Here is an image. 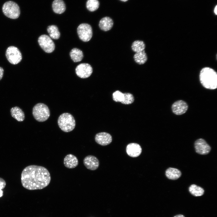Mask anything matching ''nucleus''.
<instances>
[{"label":"nucleus","instance_id":"obj_13","mask_svg":"<svg viewBox=\"0 0 217 217\" xmlns=\"http://www.w3.org/2000/svg\"><path fill=\"white\" fill-rule=\"evenodd\" d=\"M95 139L98 144L102 146H105L110 144L112 140L111 135L107 133L104 132L96 134Z\"/></svg>","mask_w":217,"mask_h":217},{"label":"nucleus","instance_id":"obj_14","mask_svg":"<svg viewBox=\"0 0 217 217\" xmlns=\"http://www.w3.org/2000/svg\"><path fill=\"white\" fill-rule=\"evenodd\" d=\"M142 148L138 144L130 143L127 146L126 152L128 156L132 157H136L139 156L142 152Z\"/></svg>","mask_w":217,"mask_h":217},{"label":"nucleus","instance_id":"obj_6","mask_svg":"<svg viewBox=\"0 0 217 217\" xmlns=\"http://www.w3.org/2000/svg\"><path fill=\"white\" fill-rule=\"evenodd\" d=\"M5 55L9 62L13 64H18L22 59V54L19 49L13 46H10L7 49Z\"/></svg>","mask_w":217,"mask_h":217},{"label":"nucleus","instance_id":"obj_29","mask_svg":"<svg viewBox=\"0 0 217 217\" xmlns=\"http://www.w3.org/2000/svg\"><path fill=\"white\" fill-rule=\"evenodd\" d=\"M4 70L1 67H0V80L2 78L4 74Z\"/></svg>","mask_w":217,"mask_h":217},{"label":"nucleus","instance_id":"obj_22","mask_svg":"<svg viewBox=\"0 0 217 217\" xmlns=\"http://www.w3.org/2000/svg\"><path fill=\"white\" fill-rule=\"evenodd\" d=\"M188 190L191 194L195 197L202 196L204 193V190L203 188L194 184L190 185Z\"/></svg>","mask_w":217,"mask_h":217},{"label":"nucleus","instance_id":"obj_30","mask_svg":"<svg viewBox=\"0 0 217 217\" xmlns=\"http://www.w3.org/2000/svg\"><path fill=\"white\" fill-rule=\"evenodd\" d=\"M214 12L215 15L217 14V5H216L214 8Z\"/></svg>","mask_w":217,"mask_h":217},{"label":"nucleus","instance_id":"obj_4","mask_svg":"<svg viewBox=\"0 0 217 217\" xmlns=\"http://www.w3.org/2000/svg\"><path fill=\"white\" fill-rule=\"evenodd\" d=\"M2 11L7 17L12 19H16L19 17L20 8L15 2L9 1L5 2L2 6Z\"/></svg>","mask_w":217,"mask_h":217},{"label":"nucleus","instance_id":"obj_9","mask_svg":"<svg viewBox=\"0 0 217 217\" xmlns=\"http://www.w3.org/2000/svg\"><path fill=\"white\" fill-rule=\"evenodd\" d=\"M76 73L77 76L82 78H86L89 77L93 72L91 66L88 64L81 63L78 65L75 69Z\"/></svg>","mask_w":217,"mask_h":217},{"label":"nucleus","instance_id":"obj_10","mask_svg":"<svg viewBox=\"0 0 217 217\" xmlns=\"http://www.w3.org/2000/svg\"><path fill=\"white\" fill-rule=\"evenodd\" d=\"M194 146L196 152L200 155L207 154L211 149L210 146L202 138L199 139L195 142Z\"/></svg>","mask_w":217,"mask_h":217},{"label":"nucleus","instance_id":"obj_27","mask_svg":"<svg viewBox=\"0 0 217 217\" xmlns=\"http://www.w3.org/2000/svg\"><path fill=\"white\" fill-rule=\"evenodd\" d=\"M113 100L116 102H122L124 99V94L121 91L117 90L113 94Z\"/></svg>","mask_w":217,"mask_h":217},{"label":"nucleus","instance_id":"obj_31","mask_svg":"<svg viewBox=\"0 0 217 217\" xmlns=\"http://www.w3.org/2000/svg\"><path fill=\"white\" fill-rule=\"evenodd\" d=\"M174 217H185V216L183 215L179 214L175 215Z\"/></svg>","mask_w":217,"mask_h":217},{"label":"nucleus","instance_id":"obj_17","mask_svg":"<svg viewBox=\"0 0 217 217\" xmlns=\"http://www.w3.org/2000/svg\"><path fill=\"white\" fill-rule=\"evenodd\" d=\"M52 7L53 11L58 14L63 13L66 9L65 4L62 0H54L52 3Z\"/></svg>","mask_w":217,"mask_h":217},{"label":"nucleus","instance_id":"obj_3","mask_svg":"<svg viewBox=\"0 0 217 217\" xmlns=\"http://www.w3.org/2000/svg\"><path fill=\"white\" fill-rule=\"evenodd\" d=\"M58 123L61 130L65 132L72 131L75 126L74 118L72 115L68 113H63L60 115L58 118Z\"/></svg>","mask_w":217,"mask_h":217},{"label":"nucleus","instance_id":"obj_7","mask_svg":"<svg viewBox=\"0 0 217 217\" xmlns=\"http://www.w3.org/2000/svg\"><path fill=\"white\" fill-rule=\"evenodd\" d=\"M77 33L80 39L84 42L90 41L93 35L91 27L86 23L81 24L78 26Z\"/></svg>","mask_w":217,"mask_h":217},{"label":"nucleus","instance_id":"obj_18","mask_svg":"<svg viewBox=\"0 0 217 217\" xmlns=\"http://www.w3.org/2000/svg\"><path fill=\"white\" fill-rule=\"evenodd\" d=\"M10 112L12 117L17 121L21 122L24 120L25 119L24 113L18 107L15 106L11 108Z\"/></svg>","mask_w":217,"mask_h":217},{"label":"nucleus","instance_id":"obj_28","mask_svg":"<svg viewBox=\"0 0 217 217\" xmlns=\"http://www.w3.org/2000/svg\"><path fill=\"white\" fill-rule=\"evenodd\" d=\"M6 182L2 178H0V189H4L5 187Z\"/></svg>","mask_w":217,"mask_h":217},{"label":"nucleus","instance_id":"obj_15","mask_svg":"<svg viewBox=\"0 0 217 217\" xmlns=\"http://www.w3.org/2000/svg\"><path fill=\"white\" fill-rule=\"evenodd\" d=\"M64 164L66 168L69 169L73 168L78 165V161L76 156L71 154H69L64 157Z\"/></svg>","mask_w":217,"mask_h":217},{"label":"nucleus","instance_id":"obj_26","mask_svg":"<svg viewBox=\"0 0 217 217\" xmlns=\"http://www.w3.org/2000/svg\"><path fill=\"white\" fill-rule=\"evenodd\" d=\"M124 98L123 100L121 103L126 105L131 104L134 101V98L133 95L129 93H123Z\"/></svg>","mask_w":217,"mask_h":217},{"label":"nucleus","instance_id":"obj_20","mask_svg":"<svg viewBox=\"0 0 217 217\" xmlns=\"http://www.w3.org/2000/svg\"><path fill=\"white\" fill-rule=\"evenodd\" d=\"M70 55L72 60L75 62L81 61L83 57L82 51L77 48L72 49L70 52Z\"/></svg>","mask_w":217,"mask_h":217},{"label":"nucleus","instance_id":"obj_21","mask_svg":"<svg viewBox=\"0 0 217 217\" xmlns=\"http://www.w3.org/2000/svg\"><path fill=\"white\" fill-rule=\"evenodd\" d=\"M135 61L139 64H143L145 63L147 60V56L145 50L136 53L134 55Z\"/></svg>","mask_w":217,"mask_h":217},{"label":"nucleus","instance_id":"obj_5","mask_svg":"<svg viewBox=\"0 0 217 217\" xmlns=\"http://www.w3.org/2000/svg\"><path fill=\"white\" fill-rule=\"evenodd\" d=\"M33 115L35 119L39 122L47 120L50 115V110L47 105L42 103L36 104L33 107Z\"/></svg>","mask_w":217,"mask_h":217},{"label":"nucleus","instance_id":"obj_32","mask_svg":"<svg viewBox=\"0 0 217 217\" xmlns=\"http://www.w3.org/2000/svg\"><path fill=\"white\" fill-rule=\"evenodd\" d=\"M3 195V191L2 190L0 189V197H2Z\"/></svg>","mask_w":217,"mask_h":217},{"label":"nucleus","instance_id":"obj_19","mask_svg":"<svg viewBox=\"0 0 217 217\" xmlns=\"http://www.w3.org/2000/svg\"><path fill=\"white\" fill-rule=\"evenodd\" d=\"M165 175L167 178L171 180H176L181 177V173L177 168L170 167L166 169Z\"/></svg>","mask_w":217,"mask_h":217},{"label":"nucleus","instance_id":"obj_12","mask_svg":"<svg viewBox=\"0 0 217 217\" xmlns=\"http://www.w3.org/2000/svg\"><path fill=\"white\" fill-rule=\"evenodd\" d=\"M83 162L86 168L91 170H96L99 165V162L98 159L92 155H88L86 156L83 159Z\"/></svg>","mask_w":217,"mask_h":217},{"label":"nucleus","instance_id":"obj_8","mask_svg":"<svg viewBox=\"0 0 217 217\" xmlns=\"http://www.w3.org/2000/svg\"><path fill=\"white\" fill-rule=\"evenodd\" d=\"M38 42L42 49L46 52H52L55 49V44L50 37L46 35H42L38 38Z\"/></svg>","mask_w":217,"mask_h":217},{"label":"nucleus","instance_id":"obj_33","mask_svg":"<svg viewBox=\"0 0 217 217\" xmlns=\"http://www.w3.org/2000/svg\"><path fill=\"white\" fill-rule=\"evenodd\" d=\"M120 0L121 1H123V2H125L127 1L128 0Z\"/></svg>","mask_w":217,"mask_h":217},{"label":"nucleus","instance_id":"obj_2","mask_svg":"<svg viewBox=\"0 0 217 217\" xmlns=\"http://www.w3.org/2000/svg\"><path fill=\"white\" fill-rule=\"evenodd\" d=\"M199 79L205 88L214 90L217 88V73L213 69L209 67L203 68L199 74Z\"/></svg>","mask_w":217,"mask_h":217},{"label":"nucleus","instance_id":"obj_25","mask_svg":"<svg viewBox=\"0 0 217 217\" xmlns=\"http://www.w3.org/2000/svg\"><path fill=\"white\" fill-rule=\"evenodd\" d=\"M99 2L98 0H88L86 6L87 9L90 11H94L99 7Z\"/></svg>","mask_w":217,"mask_h":217},{"label":"nucleus","instance_id":"obj_23","mask_svg":"<svg viewBox=\"0 0 217 217\" xmlns=\"http://www.w3.org/2000/svg\"><path fill=\"white\" fill-rule=\"evenodd\" d=\"M47 31L52 38L57 39L59 38L60 34L57 26L55 25H50L48 27Z\"/></svg>","mask_w":217,"mask_h":217},{"label":"nucleus","instance_id":"obj_11","mask_svg":"<svg viewBox=\"0 0 217 217\" xmlns=\"http://www.w3.org/2000/svg\"><path fill=\"white\" fill-rule=\"evenodd\" d=\"M188 108L187 104L182 100L176 101L171 106L172 112L177 115H181L185 113Z\"/></svg>","mask_w":217,"mask_h":217},{"label":"nucleus","instance_id":"obj_1","mask_svg":"<svg viewBox=\"0 0 217 217\" xmlns=\"http://www.w3.org/2000/svg\"><path fill=\"white\" fill-rule=\"evenodd\" d=\"M51 179L48 170L42 166H28L23 170L21 180L23 186L30 190H41L46 187Z\"/></svg>","mask_w":217,"mask_h":217},{"label":"nucleus","instance_id":"obj_16","mask_svg":"<svg viewBox=\"0 0 217 217\" xmlns=\"http://www.w3.org/2000/svg\"><path fill=\"white\" fill-rule=\"evenodd\" d=\"M113 25L112 20L108 17L102 18L100 20L99 26L100 28L102 30L107 31L111 30Z\"/></svg>","mask_w":217,"mask_h":217},{"label":"nucleus","instance_id":"obj_24","mask_svg":"<svg viewBox=\"0 0 217 217\" xmlns=\"http://www.w3.org/2000/svg\"><path fill=\"white\" fill-rule=\"evenodd\" d=\"M145 48V44L142 41L136 40L133 42L131 45L132 50L136 53L144 50Z\"/></svg>","mask_w":217,"mask_h":217}]
</instances>
